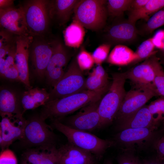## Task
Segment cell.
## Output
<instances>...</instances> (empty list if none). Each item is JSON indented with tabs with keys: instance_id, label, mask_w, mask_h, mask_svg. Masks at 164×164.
<instances>
[{
	"instance_id": "cell-1",
	"label": "cell",
	"mask_w": 164,
	"mask_h": 164,
	"mask_svg": "<svg viewBox=\"0 0 164 164\" xmlns=\"http://www.w3.org/2000/svg\"><path fill=\"white\" fill-rule=\"evenodd\" d=\"M110 86L96 91L85 90L47 102L40 110V117L46 121H60L66 116L92 103L101 100Z\"/></svg>"
},
{
	"instance_id": "cell-2",
	"label": "cell",
	"mask_w": 164,
	"mask_h": 164,
	"mask_svg": "<svg viewBox=\"0 0 164 164\" xmlns=\"http://www.w3.org/2000/svg\"><path fill=\"white\" fill-rule=\"evenodd\" d=\"M51 121L50 126L63 134L68 142L91 153L96 158H101L109 148L115 145L113 140L103 139L89 132L72 128L57 120Z\"/></svg>"
},
{
	"instance_id": "cell-3",
	"label": "cell",
	"mask_w": 164,
	"mask_h": 164,
	"mask_svg": "<svg viewBox=\"0 0 164 164\" xmlns=\"http://www.w3.org/2000/svg\"><path fill=\"white\" fill-rule=\"evenodd\" d=\"M112 75L110 87L101 100L98 107L101 128L114 121L126 93L125 87L127 79L125 72L114 73Z\"/></svg>"
},
{
	"instance_id": "cell-4",
	"label": "cell",
	"mask_w": 164,
	"mask_h": 164,
	"mask_svg": "<svg viewBox=\"0 0 164 164\" xmlns=\"http://www.w3.org/2000/svg\"><path fill=\"white\" fill-rule=\"evenodd\" d=\"M21 148L26 149L57 146V136L53 128L42 119L39 114L27 120L23 136L19 140Z\"/></svg>"
},
{
	"instance_id": "cell-5",
	"label": "cell",
	"mask_w": 164,
	"mask_h": 164,
	"mask_svg": "<svg viewBox=\"0 0 164 164\" xmlns=\"http://www.w3.org/2000/svg\"><path fill=\"white\" fill-rule=\"evenodd\" d=\"M107 1L80 0L74 10L73 20L89 29L97 31L101 29L105 25L108 16Z\"/></svg>"
},
{
	"instance_id": "cell-6",
	"label": "cell",
	"mask_w": 164,
	"mask_h": 164,
	"mask_svg": "<svg viewBox=\"0 0 164 164\" xmlns=\"http://www.w3.org/2000/svg\"><path fill=\"white\" fill-rule=\"evenodd\" d=\"M52 2L45 0H28L21 6L30 35L40 36L46 30L52 19Z\"/></svg>"
},
{
	"instance_id": "cell-7",
	"label": "cell",
	"mask_w": 164,
	"mask_h": 164,
	"mask_svg": "<svg viewBox=\"0 0 164 164\" xmlns=\"http://www.w3.org/2000/svg\"><path fill=\"white\" fill-rule=\"evenodd\" d=\"M86 80L83 71L78 64L76 57L74 58L63 77L50 91L48 102L87 90Z\"/></svg>"
},
{
	"instance_id": "cell-8",
	"label": "cell",
	"mask_w": 164,
	"mask_h": 164,
	"mask_svg": "<svg viewBox=\"0 0 164 164\" xmlns=\"http://www.w3.org/2000/svg\"><path fill=\"white\" fill-rule=\"evenodd\" d=\"M156 92L149 87L134 85L126 92L114 120L116 125L129 118L142 108L152 98L157 96Z\"/></svg>"
},
{
	"instance_id": "cell-9",
	"label": "cell",
	"mask_w": 164,
	"mask_h": 164,
	"mask_svg": "<svg viewBox=\"0 0 164 164\" xmlns=\"http://www.w3.org/2000/svg\"><path fill=\"white\" fill-rule=\"evenodd\" d=\"M156 126L149 128H128L119 132L114 136L115 145H118L123 151L134 152L135 148L143 149L156 142Z\"/></svg>"
},
{
	"instance_id": "cell-10",
	"label": "cell",
	"mask_w": 164,
	"mask_h": 164,
	"mask_svg": "<svg viewBox=\"0 0 164 164\" xmlns=\"http://www.w3.org/2000/svg\"><path fill=\"white\" fill-rule=\"evenodd\" d=\"M100 101L82 108L76 114L65 120H62L64 122H60L72 128L87 132L101 128V120L98 112Z\"/></svg>"
},
{
	"instance_id": "cell-11",
	"label": "cell",
	"mask_w": 164,
	"mask_h": 164,
	"mask_svg": "<svg viewBox=\"0 0 164 164\" xmlns=\"http://www.w3.org/2000/svg\"><path fill=\"white\" fill-rule=\"evenodd\" d=\"M0 146L2 151L14 141L22 138L27 120L22 115H5L1 116Z\"/></svg>"
},
{
	"instance_id": "cell-12",
	"label": "cell",
	"mask_w": 164,
	"mask_h": 164,
	"mask_svg": "<svg viewBox=\"0 0 164 164\" xmlns=\"http://www.w3.org/2000/svg\"><path fill=\"white\" fill-rule=\"evenodd\" d=\"M57 41L39 39L31 44V65L35 75L39 78L45 77L46 68L53 53Z\"/></svg>"
},
{
	"instance_id": "cell-13",
	"label": "cell",
	"mask_w": 164,
	"mask_h": 164,
	"mask_svg": "<svg viewBox=\"0 0 164 164\" xmlns=\"http://www.w3.org/2000/svg\"><path fill=\"white\" fill-rule=\"evenodd\" d=\"M70 57V54L64 45L57 41L45 74L48 83L53 88L64 75L66 72L65 68Z\"/></svg>"
},
{
	"instance_id": "cell-14",
	"label": "cell",
	"mask_w": 164,
	"mask_h": 164,
	"mask_svg": "<svg viewBox=\"0 0 164 164\" xmlns=\"http://www.w3.org/2000/svg\"><path fill=\"white\" fill-rule=\"evenodd\" d=\"M33 40L31 35L16 36L15 38V63L20 81L28 90L32 88L29 80L28 59Z\"/></svg>"
},
{
	"instance_id": "cell-15",
	"label": "cell",
	"mask_w": 164,
	"mask_h": 164,
	"mask_svg": "<svg viewBox=\"0 0 164 164\" xmlns=\"http://www.w3.org/2000/svg\"><path fill=\"white\" fill-rule=\"evenodd\" d=\"M1 26L16 36L30 35L21 6L0 9Z\"/></svg>"
},
{
	"instance_id": "cell-16",
	"label": "cell",
	"mask_w": 164,
	"mask_h": 164,
	"mask_svg": "<svg viewBox=\"0 0 164 164\" xmlns=\"http://www.w3.org/2000/svg\"><path fill=\"white\" fill-rule=\"evenodd\" d=\"M157 52L152 54L141 64L125 72L126 79L130 80L134 85L147 87L152 89L156 93L154 84L153 58L154 55Z\"/></svg>"
},
{
	"instance_id": "cell-17",
	"label": "cell",
	"mask_w": 164,
	"mask_h": 164,
	"mask_svg": "<svg viewBox=\"0 0 164 164\" xmlns=\"http://www.w3.org/2000/svg\"><path fill=\"white\" fill-rule=\"evenodd\" d=\"M138 33L135 24L128 19L120 20L109 27L106 37L110 44L117 45L133 42L136 38Z\"/></svg>"
},
{
	"instance_id": "cell-18",
	"label": "cell",
	"mask_w": 164,
	"mask_h": 164,
	"mask_svg": "<svg viewBox=\"0 0 164 164\" xmlns=\"http://www.w3.org/2000/svg\"><path fill=\"white\" fill-rule=\"evenodd\" d=\"M61 157L57 146L39 147L26 149L21 159L32 164H60Z\"/></svg>"
},
{
	"instance_id": "cell-19",
	"label": "cell",
	"mask_w": 164,
	"mask_h": 164,
	"mask_svg": "<svg viewBox=\"0 0 164 164\" xmlns=\"http://www.w3.org/2000/svg\"><path fill=\"white\" fill-rule=\"evenodd\" d=\"M60 164H94L96 157L91 153L69 143L59 147Z\"/></svg>"
},
{
	"instance_id": "cell-20",
	"label": "cell",
	"mask_w": 164,
	"mask_h": 164,
	"mask_svg": "<svg viewBox=\"0 0 164 164\" xmlns=\"http://www.w3.org/2000/svg\"><path fill=\"white\" fill-rule=\"evenodd\" d=\"M158 124L145 105L131 117L116 125L119 132L128 128H149L156 126Z\"/></svg>"
},
{
	"instance_id": "cell-21",
	"label": "cell",
	"mask_w": 164,
	"mask_h": 164,
	"mask_svg": "<svg viewBox=\"0 0 164 164\" xmlns=\"http://www.w3.org/2000/svg\"><path fill=\"white\" fill-rule=\"evenodd\" d=\"M0 114L1 116L5 115H23L21 102L16 93L7 88H1Z\"/></svg>"
},
{
	"instance_id": "cell-22",
	"label": "cell",
	"mask_w": 164,
	"mask_h": 164,
	"mask_svg": "<svg viewBox=\"0 0 164 164\" xmlns=\"http://www.w3.org/2000/svg\"><path fill=\"white\" fill-rule=\"evenodd\" d=\"M49 93L44 88L36 87L25 91L21 101L23 114L27 110L43 106L49 101Z\"/></svg>"
},
{
	"instance_id": "cell-23",
	"label": "cell",
	"mask_w": 164,
	"mask_h": 164,
	"mask_svg": "<svg viewBox=\"0 0 164 164\" xmlns=\"http://www.w3.org/2000/svg\"><path fill=\"white\" fill-rule=\"evenodd\" d=\"M137 58L135 52L132 49L126 46L119 44L114 46L106 60L111 64L123 66L134 63Z\"/></svg>"
},
{
	"instance_id": "cell-24",
	"label": "cell",
	"mask_w": 164,
	"mask_h": 164,
	"mask_svg": "<svg viewBox=\"0 0 164 164\" xmlns=\"http://www.w3.org/2000/svg\"><path fill=\"white\" fill-rule=\"evenodd\" d=\"M79 0L52 1L51 7L52 19L55 16L62 24L69 20Z\"/></svg>"
},
{
	"instance_id": "cell-25",
	"label": "cell",
	"mask_w": 164,
	"mask_h": 164,
	"mask_svg": "<svg viewBox=\"0 0 164 164\" xmlns=\"http://www.w3.org/2000/svg\"><path fill=\"white\" fill-rule=\"evenodd\" d=\"M164 7V0H149L140 9L128 12V19L135 24L140 19L147 22L153 15Z\"/></svg>"
},
{
	"instance_id": "cell-26",
	"label": "cell",
	"mask_w": 164,
	"mask_h": 164,
	"mask_svg": "<svg viewBox=\"0 0 164 164\" xmlns=\"http://www.w3.org/2000/svg\"><path fill=\"white\" fill-rule=\"evenodd\" d=\"M108 74L101 65H98L86 79L87 90L96 91L109 87Z\"/></svg>"
},
{
	"instance_id": "cell-27",
	"label": "cell",
	"mask_w": 164,
	"mask_h": 164,
	"mask_svg": "<svg viewBox=\"0 0 164 164\" xmlns=\"http://www.w3.org/2000/svg\"><path fill=\"white\" fill-rule=\"evenodd\" d=\"M85 34L84 27L78 22L73 20L64 32L65 45L69 47L78 48L83 42Z\"/></svg>"
},
{
	"instance_id": "cell-28",
	"label": "cell",
	"mask_w": 164,
	"mask_h": 164,
	"mask_svg": "<svg viewBox=\"0 0 164 164\" xmlns=\"http://www.w3.org/2000/svg\"><path fill=\"white\" fill-rule=\"evenodd\" d=\"M15 46L5 58H0L1 77L12 80L20 81L19 73L15 63Z\"/></svg>"
},
{
	"instance_id": "cell-29",
	"label": "cell",
	"mask_w": 164,
	"mask_h": 164,
	"mask_svg": "<svg viewBox=\"0 0 164 164\" xmlns=\"http://www.w3.org/2000/svg\"><path fill=\"white\" fill-rule=\"evenodd\" d=\"M133 0H107L108 15L113 18H121L130 9Z\"/></svg>"
},
{
	"instance_id": "cell-30",
	"label": "cell",
	"mask_w": 164,
	"mask_h": 164,
	"mask_svg": "<svg viewBox=\"0 0 164 164\" xmlns=\"http://www.w3.org/2000/svg\"><path fill=\"white\" fill-rule=\"evenodd\" d=\"M156 53L154 55L153 58L154 84L158 96L164 98V70Z\"/></svg>"
},
{
	"instance_id": "cell-31",
	"label": "cell",
	"mask_w": 164,
	"mask_h": 164,
	"mask_svg": "<svg viewBox=\"0 0 164 164\" xmlns=\"http://www.w3.org/2000/svg\"><path fill=\"white\" fill-rule=\"evenodd\" d=\"M155 48L152 38L142 42L135 52L137 58L134 63L145 60L152 54L157 52L158 50H154Z\"/></svg>"
},
{
	"instance_id": "cell-32",
	"label": "cell",
	"mask_w": 164,
	"mask_h": 164,
	"mask_svg": "<svg viewBox=\"0 0 164 164\" xmlns=\"http://www.w3.org/2000/svg\"><path fill=\"white\" fill-rule=\"evenodd\" d=\"M164 26V7L153 15L144 26V30L148 34L151 33L159 27Z\"/></svg>"
},
{
	"instance_id": "cell-33",
	"label": "cell",
	"mask_w": 164,
	"mask_h": 164,
	"mask_svg": "<svg viewBox=\"0 0 164 164\" xmlns=\"http://www.w3.org/2000/svg\"><path fill=\"white\" fill-rule=\"evenodd\" d=\"M148 108L153 117L159 122H164V98L160 97L152 102L148 105Z\"/></svg>"
},
{
	"instance_id": "cell-34",
	"label": "cell",
	"mask_w": 164,
	"mask_h": 164,
	"mask_svg": "<svg viewBox=\"0 0 164 164\" xmlns=\"http://www.w3.org/2000/svg\"><path fill=\"white\" fill-rule=\"evenodd\" d=\"M76 59L78 64L82 71L90 69L94 63L92 54L84 49H81Z\"/></svg>"
},
{
	"instance_id": "cell-35",
	"label": "cell",
	"mask_w": 164,
	"mask_h": 164,
	"mask_svg": "<svg viewBox=\"0 0 164 164\" xmlns=\"http://www.w3.org/2000/svg\"><path fill=\"white\" fill-rule=\"evenodd\" d=\"M111 45L108 43H104L96 48L92 54L95 63L97 65H101L107 59Z\"/></svg>"
},
{
	"instance_id": "cell-36",
	"label": "cell",
	"mask_w": 164,
	"mask_h": 164,
	"mask_svg": "<svg viewBox=\"0 0 164 164\" xmlns=\"http://www.w3.org/2000/svg\"><path fill=\"white\" fill-rule=\"evenodd\" d=\"M123 151L124 153L117 158L118 164H142L138 158L133 155V152Z\"/></svg>"
},
{
	"instance_id": "cell-37",
	"label": "cell",
	"mask_w": 164,
	"mask_h": 164,
	"mask_svg": "<svg viewBox=\"0 0 164 164\" xmlns=\"http://www.w3.org/2000/svg\"><path fill=\"white\" fill-rule=\"evenodd\" d=\"M17 159L13 153L6 149L2 151L0 157V164H17Z\"/></svg>"
},
{
	"instance_id": "cell-38",
	"label": "cell",
	"mask_w": 164,
	"mask_h": 164,
	"mask_svg": "<svg viewBox=\"0 0 164 164\" xmlns=\"http://www.w3.org/2000/svg\"><path fill=\"white\" fill-rule=\"evenodd\" d=\"M152 38L155 48L159 50H162L164 45V30L160 29L157 31Z\"/></svg>"
},
{
	"instance_id": "cell-39",
	"label": "cell",
	"mask_w": 164,
	"mask_h": 164,
	"mask_svg": "<svg viewBox=\"0 0 164 164\" xmlns=\"http://www.w3.org/2000/svg\"><path fill=\"white\" fill-rule=\"evenodd\" d=\"M155 146L158 154L156 159L160 162L164 161V137L158 140Z\"/></svg>"
},
{
	"instance_id": "cell-40",
	"label": "cell",
	"mask_w": 164,
	"mask_h": 164,
	"mask_svg": "<svg viewBox=\"0 0 164 164\" xmlns=\"http://www.w3.org/2000/svg\"><path fill=\"white\" fill-rule=\"evenodd\" d=\"M149 0H133L129 12L138 10L142 8Z\"/></svg>"
},
{
	"instance_id": "cell-41",
	"label": "cell",
	"mask_w": 164,
	"mask_h": 164,
	"mask_svg": "<svg viewBox=\"0 0 164 164\" xmlns=\"http://www.w3.org/2000/svg\"><path fill=\"white\" fill-rule=\"evenodd\" d=\"M14 1L0 0V9H5L13 6Z\"/></svg>"
},
{
	"instance_id": "cell-42",
	"label": "cell",
	"mask_w": 164,
	"mask_h": 164,
	"mask_svg": "<svg viewBox=\"0 0 164 164\" xmlns=\"http://www.w3.org/2000/svg\"><path fill=\"white\" fill-rule=\"evenodd\" d=\"M159 161L157 159L155 160H150L145 161L143 164H159Z\"/></svg>"
},
{
	"instance_id": "cell-43",
	"label": "cell",
	"mask_w": 164,
	"mask_h": 164,
	"mask_svg": "<svg viewBox=\"0 0 164 164\" xmlns=\"http://www.w3.org/2000/svg\"><path fill=\"white\" fill-rule=\"evenodd\" d=\"M156 55L158 57L159 62L161 64H162L164 66V55H160L158 54Z\"/></svg>"
},
{
	"instance_id": "cell-44",
	"label": "cell",
	"mask_w": 164,
	"mask_h": 164,
	"mask_svg": "<svg viewBox=\"0 0 164 164\" xmlns=\"http://www.w3.org/2000/svg\"><path fill=\"white\" fill-rule=\"evenodd\" d=\"M157 53L160 55H164V45L162 49L160 50H158Z\"/></svg>"
},
{
	"instance_id": "cell-45",
	"label": "cell",
	"mask_w": 164,
	"mask_h": 164,
	"mask_svg": "<svg viewBox=\"0 0 164 164\" xmlns=\"http://www.w3.org/2000/svg\"><path fill=\"white\" fill-rule=\"evenodd\" d=\"M20 164H32L26 161L21 159Z\"/></svg>"
},
{
	"instance_id": "cell-46",
	"label": "cell",
	"mask_w": 164,
	"mask_h": 164,
	"mask_svg": "<svg viewBox=\"0 0 164 164\" xmlns=\"http://www.w3.org/2000/svg\"><path fill=\"white\" fill-rule=\"evenodd\" d=\"M104 164H113L111 161L109 160H107Z\"/></svg>"
},
{
	"instance_id": "cell-47",
	"label": "cell",
	"mask_w": 164,
	"mask_h": 164,
	"mask_svg": "<svg viewBox=\"0 0 164 164\" xmlns=\"http://www.w3.org/2000/svg\"><path fill=\"white\" fill-rule=\"evenodd\" d=\"M160 163L159 164H164V161H163V162H160Z\"/></svg>"
}]
</instances>
